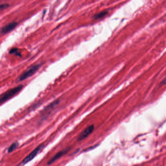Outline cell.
Returning <instances> with one entry per match:
<instances>
[{"label": "cell", "instance_id": "9", "mask_svg": "<svg viewBox=\"0 0 166 166\" xmlns=\"http://www.w3.org/2000/svg\"><path fill=\"white\" fill-rule=\"evenodd\" d=\"M10 54H15L16 56H19V57H21V53L19 52L18 49L17 48H13L11 49L9 52Z\"/></svg>", "mask_w": 166, "mask_h": 166}, {"label": "cell", "instance_id": "4", "mask_svg": "<svg viewBox=\"0 0 166 166\" xmlns=\"http://www.w3.org/2000/svg\"><path fill=\"white\" fill-rule=\"evenodd\" d=\"M94 128H95V127H94L93 125L89 126L88 127H87L85 129V130H84L83 132H81V134L79 135L77 138V140L80 141L85 139L86 137H88V135L92 133L94 130Z\"/></svg>", "mask_w": 166, "mask_h": 166}, {"label": "cell", "instance_id": "1", "mask_svg": "<svg viewBox=\"0 0 166 166\" xmlns=\"http://www.w3.org/2000/svg\"><path fill=\"white\" fill-rule=\"evenodd\" d=\"M23 87L24 86L22 85H19L18 86L9 89L6 92L2 93L0 98V104H3L6 101H9V99L17 95V93L20 92L23 89Z\"/></svg>", "mask_w": 166, "mask_h": 166}, {"label": "cell", "instance_id": "10", "mask_svg": "<svg viewBox=\"0 0 166 166\" xmlns=\"http://www.w3.org/2000/svg\"><path fill=\"white\" fill-rule=\"evenodd\" d=\"M9 6V4H1V10H3V9H6V8H7Z\"/></svg>", "mask_w": 166, "mask_h": 166}, {"label": "cell", "instance_id": "8", "mask_svg": "<svg viewBox=\"0 0 166 166\" xmlns=\"http://www.w3.org/2000/svg\"><path fill=\"white\" fill-rule=\"evenodd\" d=\"M19 144L18 142H14L13 143V144H11L10 146L9 147V148L7 149V152L9 153H10V152H12L15 150V149H16L18 147Z\"/></svg>", "mask_w": 166, "mask_h": 166}, {"label": "cell", "instance_id": "6", "mask_svg": "<svg viewBox=\"0 0 166 166\" xmlns=\"http://www.w3.org/2000/svg\"><path fill=\"white\" fill-rule=\"evenodd\" d=\"M17 24H18L16 22H12L11 23L7 24V25H6L5 27H3L1 28V33L3 34H5L10 32L15 28Z\"/></svg>", "mask_w": 166, "mask_h": 166}, {"label": "cell", "instance_id": "7", "mask_svg": "<svg viewBox=\"0 0 166 166\" xmlns=\"http://www.w3.org/2000/svg\"><path fill=\"white\" fill-rule=\"evenodd\" d=\"M108 13V12L107 10H104L101 12L98 13V14H96L94 16V19L95 20H98L101 19L103 18L105 16H106Z\"/></svg>", "mask_w": 166, "mask_h": 166}, {"label": "cell", "instance_id": "3", "mask_svg": "<svg viewBox=\"0 0 166 166\" xmlns=\"http://www.w3.org/2000/svg\"><path fill=\"white\" fill-rule=\"evenodd\" d=\"M45 147V144H41L39 146H38L35 149H34L32 152L27 155L23 160L21 162L20 165H25L28 162L34 159V158L38 155V153Z\"/></svg>", "mask_w": 166, "mask_h": 166}, {"label": "cell", "instance_id": "12", "mask_svg": "<svg viewBox=\"0 0 166 166\" xmlns=\"http://www.w3.org/2000/svg\"><path fill=\"white\" fill-rule=\"evenodd\" d=\"M160 85H164L166 84V77L162 80V81L160 83Z\"/></svg>", "mask_w": 166, "mask_h": 166}, {"label": "cell", "instance_id": "2", "mask_svg": "<svg viewBox=\"0 0 166 166\" xmlns=\"http://www.w3.org/2000/svg\"><path fill=\"white\" fill-rule=\"evenodd\" d=\"M41 66H42V64H38L34 65L32 66L31 67H30L29 68L25 70V71L18 78V81L19 82L23 81L27 78L32 77V75L36 73L37 71L40 68Z\"/></svg>", "mask_w": 166, "mask_h": 166}, {"label": "cell", "instance_id": "5", "mask_svg": "<svg viewBox=\"0 0 166 166\" xmlns=\"http://www.w3.org/2000/svg\"><path fill=\"white\" fill-rule=\"evenodd\" d=\"M69 149H64V150L60 151V152H59L57 153V154H56L54 156H53V157L48 162L47 165H51V164H53L55 161H56L57 160L59 159L63 155H65V154L68 152Z\"/></svg>", "mask_w": 166, "mask_h": 166}, {"label": "cell", "instance_id": "11", "mask_svg": "<svg viewBox=\"0 0 166 166\" xmlns=\"http://www.w3.org/2000/svg\"><path fill=\"white\" fill-rule=\"evenodd\" d=\"M98 145H96L90 147L89 148H87L86 149H85L84 151L85 152H86V151H89L90 150H91V149H95V148H96V147L98 146Z\"/></svg>", "mask_w": 166, "mask_h": 166}]
</instances>
